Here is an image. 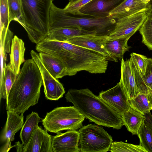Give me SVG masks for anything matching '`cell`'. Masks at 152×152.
I'll list each match as a JSON object with an SVG mask.
<instances>
[{
    "instance_id": "obj_30",
    "label": "cell",
    "mask_w": 152,
    "mask_h": 152,
    "mask_svg": "<svg viewBox=\"0 0 152 152\" xmlns=\"http://www.w3.org/2000/svg\"><path fill=\"white\" fill-rule=\"evenodd\" d=\"M110 151L112 152H147L140 145H135L122 141L113 142Z\"/></svg>"
},
{
    "instance_id": "obj_27",
    "label": "cell",
    "mask_w": 152,
    "mask_h": 152,
    "mask_svg": "<svg viewBox=\"0 0 152 152\" xmlns=\"http://www.w3.org/2000/svg\"><path fill=\"white\" fill-rule=\"evenodd\" d=\"M137 135L140 140L139 145L147 152H152V126L144 120Z\"/></svg>"
},
{
    "instance_id": "obj_23",
    "label": "cell",
    "mask_w": 152,
    "mask_h": 152,
    "mask_svg": "<svg viewBox=\"0 0 152 152\" xmlns=\"http://www.w3.org/2000/svg\"><path fill=\"white\" fill-rule=\"evenodd\" d=\"M41 118L38 114L32 112L27 116L26 120L21 128L20 137L24 145L29 142L35 128L41 122Z\"/></svg>"
},
{
    "instance_id": "obj_19",
    "label": "cell",
    "mask_w": 152,
    "mask_h": 152,
    "mask_svg": "<svg viewBox=\"0 0 152 152\" xmlns=\"http://www.w3.org/2000/svg\"><path fill=\"white\" fill-rule=\"evenodd\" d=\"M25 50L23 40L15 35L11 46L10 63L13 71L17 75L20 73L21 64L25 61L24 58Z\"/></svg>"
},
{
    "instance_id": "obj_33",
    "label": "cell",
    "mask_w": 152,
    "mask_h": 152,
    "mask_svg": "<svg viewBox=\"0 0 152 152\" xmlns=\"http://www.w3.org/2000/svg\"><path fill=\"white\" fill-rule=\"evenodd\" d=\"M13 33L9 28L7 32L0 33L1 52L5 54L10 52Z\"/></svg>"
},
{
    "instance_id": "obj_31",
    "label": "cell",
    "mask_w": 152,
    "mask_h": 152,
    "mask_svg": "<svg viewBox=\"0 0 152 152\" xmlns=\"http://www.w3.org/2000/svg\"><path fill=\"white\" fill-rule=\"evenodd\" d=\"M10 21L15 20L23 25L20 0H7Z\"/></svg>"
},
{
    "instance_id": "obj_17",
    "label": "cell",
    "mask_w": 152,
    "mask_h": 152,
    "mask_svg": "<svg viewBox=\"0 0 152 152\" xmlns=\"http://www.w3.org/2000/svg\"><path fill=\"white\" fill-rule=\"evenodd\" d=\"M121 68V77L119 83L127 94L129 99L134 97L138 91L134 72L129 59L125 61L122 58Z\"/></svg>"
},
{
    "instance_id": "obj_24",
    "label": "cell",
    "mask_w": 152,
    "mask_h": 152,
    "mask_svg": "<svg viewBox=\"0 0 152 152\" xmlns=\"http://www.w3.org/2000/svg\"><path fill=\"white\" fill-rule=\"evenodd\" d=\"M129 59L134 72L135 80L138 88L145 72L148 58L145 56L132 53L130 54Z\"/></svg>"
},
{
    "instance_id": "obj_5",
    "label": "cell",
    "mask_w": 152,
    "mask_h": 152,
    "mask_svg": "<svg viewBox=\"0 0 152 152\" xmlns=\"http://www.w3.org/2000/svg\"><path fill=\"white\" fill-rule=\"evenodd\" d=\"M116 20L106 17H77L64 12L63 9L51 6L49 20L50 29L61 28H81L96 31L99 35H108L114 28Z\"/></svg>"
},
{
    "instance_id": "obj_39",
    "label": "cell",
    "mask_w": 152,
    "mask_h": 152,
    "mask_svg": "<svg viewBox=\"0 0 152 152\" xmlns=\"http://www.w3.org/2000/svg\"><path fill=\"white\" fill-rule=\"evenodd\" d=\"M150 3L151 6H152V0H151L150 2Z\"/></svg>"
},
{
    "instance_id": "obj_13",
    "label": "cell",
    "mask_w": 152,
    "mask_h": 152,
    "mask_svg": "<svg viewBox=\"0 0 152 152\" xmlns=\"http://www.w3.org/2000/svg\"><path fill=\"white\" fill-rule=\"evenodd\" d=\"M7 118L0 137L1 142L5 143L1 152L8 151L12 148L11 142L15 139L16 133L22 128L23 125V114H20L7 111Z\"/></svg>"
},
{
    "instance_id": "obj_4",
    "label": "cell",
    "mask_w": 152,
    "mask_h": 152,
    "mask_svg": "<svg viewBox=\"0 0 152 152\" xmlns=\"http://www.w3.org/2000/svg\"><path fill=\"white\" fill-rule=\"evenodd\" d=\"M23 27L29 39L37 44L44 39L50 31L49 20L53 0H20Z\"/></svg>"
},
{
    "instance_id": "obj_10",
    "label": "cell",
    "mask_w": 152,
    "mask_h": 152,
    "mask_svg": "<svg viewBox=\"0 0 152 152\" xmlns=\"http://www.w3.org/2000/svg\"><path fill=\"white\" fill-rule=\"evenodd\" d=\"M107 36L88 34L70 37L65 42L93 50L102 55L108 61L118 62V59L112 56L105 48Z\"/></svg>"
},
{
    "instance_id": "obj_1",
    "label": "cell",
    "mask_w": 152,
    "mask_h": 152,
    "mask_svg": "<svg viewBox=\"0 0 152 152\" xmlns=\"http://www.w3.org/2000/svg\"><path fill=\"white\" fill-rule=\"evenodd\" d=\"M39 53L48 54L59 60L65 66L66 76L75 75L86 71L91 74L105 73L108 61L93 50L67 42L43 39L37 44Z\"/></svg>"
},
{
    "instance_id": "obj_14",
    "label": "cell",
    "mask_w": 152,
    "mask_h": 152,
    "mask_svg": "<svg viewBox=\"0 0 152 152\" xmlns=\"http://www.w3.org/2000/svg\"><path fill=\"white\" fill-rule=\"evenodd\" d=\"M53 152H78L79 132L76 130H68L62 133L58 132L52 136Z\"/></svg>"
},
{
    "instance_id": "obj_38",
    "label": "cell",
    "mask_w": 152,
    "mask_h": 152,
    "mask_svg": "<svg viewBox=\"0 0 152 152\" xmlns=\"http://www.w3.org/2000/svg\"><path fill=\"white\" fill-rule=\"evenodd\" d=\"M149 15L152 17V6H151V8L150 10L148 12Z\"/></svg>"
},
{
    "instance_id": "obj_8",
    "label": "cell",
    "mask_w": 152,
    "mask_h": 152,
    "mask_svg": "<svg viewBox=\"0 0 152 152\" xmlns=\"http://www.w3.org/2000/svg\"><path fill=\"white\" fill-rule=\"evenodd\" d=\"M148 12H141L116 19L114 28L107 36L108 40L130 38L139 30L148 15Z\"/></svg>"
},
{
    "instance_id": "obj_29",
    "label": "cell",
    "mask_w": 152,
    "mask_h": 152,
    "mask_svg": "<svg viewBox=\"0 0 152 152\" xmlns=\"http://www.w3.org/2000/svg\"><path fill=\"white\" fill-rule=\"evenodd\" d=\"M148 89L152 90V58H148L145 72L138 87V92L148 94Z\"/></svg>"
},
{
    "instance_id": "obj_18",
    "label": "cell",
    "mask_w": 152,
    "mask_h": 152,
    "mask_svg": "<svg viewBox=\"0 0 152 152\" xmlns=\"http://www.w3.org/2000/svg\"><path fill=\"white\" fill-rule=\"evenodd\" d=\"M88 34L98 35L95 31H91L81 28H61L50 29L44 39L48 40L66 42L71 37Z\"/></svg>"
},
{
    "instance_id": "obj_36",
    "label": "cell",
    "mask_w": 152,
    "mask_h": 152,
    "mask_svg": "<svg viewBox=\"0 0 152 152\" xmlns=\"http://www.w3.org/2000/svg\"><path fill=\"white\" fill-rule=\"evenodd\" d=\"M148 99L150 108L152 110V90L148 89Z\"/></svg>"
},
{
    "instance_id": "obj_2",
    "label": "cell",
    "mask_w": 152,
    "mask_h": 152,
    "mask_svg": "<svg viewBox=\"0 0 152 152\" xmlns=\"http://www.w3.org/2000/svg\"><path fill=\"white\" fill-rule=\"evenodd\" d=\"M43 85L39 69L31 58L25 61L6 99V109L20 114L38 102Z\"/></svg>"
},
{
    "instance_id": "obj_7",
    "label": "cell",
    "mask_w": 152,
    "mask_h": 152,
    "mask_svg": "<svg viewBox=\"0 0 152 152\" xmlns=\"http://www.w3.org/2000/svg\"><path fill=\"white\" fill-rule=\"evenodd\" d=\"M99 126L88 124L80 129L78 132L80 151L106 152L110 151L113 142L112 137L102 127Z\"/></svg>"
},
{
    "instance_id": "obj_37",
    "label": "cell",
    "mask_w": 152,
    "mask_h": 152,
    "mask_svg": "<svg viewBox=\"0 0 152 152\" xmlns=\"http://www.w3.org/2000/svg\"><path fill=\"white\" fill-rule=\"evenodd\" d=\"M142 2L145 4H148L150 2L151 0H140Z\"/></svg>"
},
{
    "instance_id": "obj_3",
    "label": "cell",
    "mask_w": 152,
    "mask_h": 152,
    "mask_svg": "<svg viewBox=\"0 0 152 152\" xmlns=\"http://www.w3.org/2000/svg\"><path fill=\"white\" fill-rule=\"evenodd\" d=\"M65 97L90 122L116 129L124 125L121 116L88 88L70 89Z\"/></svg>"
},
{
    "instance_id": "obj_35",
    "label": "cell",
    "mask_w": 152,
    "mask_h": 152,
    "mask_svg": "<svg viewBox=\"0 0 152 152\" xmlns=\"http://www.w3.org/2000/svg\"><path fill=\"white\" fill-rule=\"evenodd\" d=\"M23 145L22 143L21 144L20 143V142H16V144L13 146V147H15L16 148L17 151H20L19 150H20V151L23 152Z\"/></svg>"
},
{
    "instance_id": "obj_12",
    "label": "cell",
    "mask_w": 152,
    "mask_h": 152,
    "mask_svg": "<svg viewBox=\"0 0 152 152\" xmlns=\"http://www.w3.org/2000/svg\"><path fill=\"white\" fill-rule=\"evenodd\" d=\"M124 0H92L79 10L78 15L95 18L109 17L110 12Z\"/></svg>"
},
{
    "instance_id": "obj_32",
    "label": "cell",
    "mask_w": 152,
    "mask_h": 152,
    "mask_svg": "<svg viewBox=\"0 0 152 152\" xmlns=\"http://www.w3.org/2000/svg\"><path fill=\"white\" fill-rule=\"evenodd\" d=\"M0 32L6 31L10 22L7 0H0Z\"/></svg>"
},
{
    "instance_id": "obj_6",
    "label": "cell",
    "mask_w": 152,
    "mask_h": 152,
    "mask_svg": "<svg viewBox=\"0 0 152 152\" xmlns=\"http://www.w3.org/2000/svg\"><path fill=\"white\" fill-rule=\"evenodd\" d=\"M85 118L74 106L60 107L47 113L42 122L47 131L57 133L80 128Z\"/></svg>"
},
{
    "instance_id": "obj_20",
    "label": "cell",
    "mask_w": 152,
    "mask_h": 152,
    "mask_svg": "<svg viewBox=\"0 0 152 152\" xmlns=\"http://www.w3.org/2000/svg\"><path fill=\"white\" fill-rule=\"evenodd\" d=\"M39 57L45 67L55 78H61L66 76V68L58 58L48 53H39Z\"/></svg>"
},
{
    "instance_id": "obj_40",
    "label": "cell",
    "mask_w": 152,
    "mask_h": 152,
    "mask_svg": "<svg viewBox=\"0 0 152 152\" xmlns=\"http://www.w3.org/2000/svg\"><path fill=\"white\" fill-rule=\"evenodd\" d=\"M69 1H76L77 0H69Z\"/></svg>"
},
{
    "instance_id": "obj_26",
    "label": "cell",
    "mask_w": 152,
    "mask_h": 152,
    "mask_svg": "<svg viewBox=\"0 0 152 152\" xmlns=\"http://www.w3.org/2000/svg\"><path fill=\"white\" fill-rule=\"evenodd\" d=\"M147 94L138 92L134 98L129 99L130 107L140 113L145 115L151 110Z\"/></svg>"
},
{
    "instance_id": "obj_11",
    "label": "cell",
    "mask_w": 152,
    "mask_h": 152,
    "mask_svg": "<svg viewBox=\"0 0 152 152\" xmlns=\"http://www.w3.org/2000/svg\"><path fill=\"white\" fill-rule=\"evenodd\" d=\"M98 96L121 116L130 107L127 95L119 82L113 87L100 92Z\"/></svg>"
},
{
    "instance_id": "obj_9",
    "label": "cell",
    "mask_w": 152,
    "mask_h": 152,
    "mask_svg": "<svg viewBox=\"0 0 152 152\" xmlns=\"http://www.w3.org/2000/svg\"><path fill=\"white\" fill-rule=\"evenodd\" d=\"M31 55L41 73L46 98L50 100H58L63 97L65 92L63 85L46 69L37 53L32 50Z\"/></svg>"
},
{
    "instance_id": "obj_25",
    "label": "cell",
    "mask_w": 152,
    "mask_h": 152,
    "mask_svg": "<svg viewBox=\"0 0 152 152\" xmlns=\"http://www.w3.org/2000/svg\"><path fill=\"white\" fill-rule=\"evenodd\" d=\"M18 75L13 71L10 63L5 66L3 81L0 83V100L7 99L9 92Z\"/></svg>"
},
{
    "instance_id": "obj_22",
    "label": "cell",
    "mask_w": 152,
    "mask_h": 152,
    "mask_svg": "<svg viewBox=\"0 0 152 152\" xmlns=\"http://www.w3.org/2000/svg\"><path fill=\"white\" fill-rule=\"evenodd\" d=\"M130 38L124 37L107 40L105 44V48L112 56L121 61L124 54L131 48L128 44Z\"/></svg>"
},
{
    "instance_id": "obj_21",
    "label": "cell",
    "mask_w": 152,
    "mask_h": 152,
    "mask_svg": "<svg viewBox=\"0 0 152 152\" xmlns=\"http://www.w3.org/2000/svg\"><path fill=\"white\" fill-rule=\"evenodd\" d=\"M124 125L132 135H137L145 117L130 107L122 116Z\"/></svg>"
},
{
    "instance_id": "obj_16",
    "label": "cell",
    "mask_w": 152,
    "mask_h": 152,
    "mask_svg": "<svg viewBox=\"0 0 152 152\" xmlns=\"http://www.w3.org/2000/svg\"><path fill=\"white\" fill-rule=\"evenodd\" d=\"M151 8L149 3L140 0H124L110 13L109 17L116 20L141 12H148Z\"/></svg>"
},
{
    "instance_id": "obj_34",
    "label": "cell",
    "mask_w": 152,
    "mask_h": 152,
    "mask_svg": "<svg viewBox=\"0 0 152 152\" xmlns=\"http://www.w3.org/2000/svg\"><path fill=\"white\" fill-rule=\"evenodd\" d=\"M92 0H77L69 1L63 10L64 12L73 15H78L79 10L86 4Z\"/></svg>"
},
{
    "instance_id": "obj_28",
    "label": "cell",
    "mask_w": 152,
    "mask_h": 152,
    "mask_svg": "<svg viewBox=\"0 0 152 152\" xmlns=\"http://www.w3.org/2000/svg\"><path fill=\"white\" fill-rule=\"evenodd\" d=\"M138 30L142 36V43L152 50V17L148 14Z\"/></svg>"
},
{
    "instance_id": "obj_15",
    "label": "cell",
    "mask_w": 152,
    "mask_h": 152,
    "mask_svg": "<svg viewBox=\"0 0 152 152\" xmlns=\"http://www.w3.org/2000/svg\"><path fill=\"white\" fill-rule=\"evenodd\" d=\"M52 136L47 130L37 126L28 143L23 148L24 152H53Z\"/></svg>"
}]
</instances>
